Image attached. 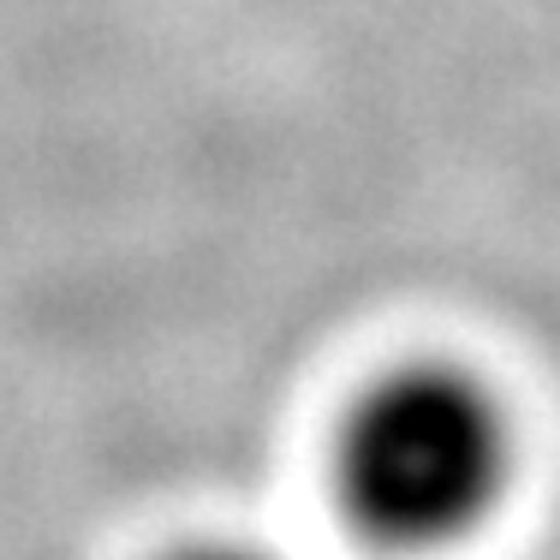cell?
Returning <instances> with one entry per match:
<instances>
[{"instance_id": "cell-1", "label": "cell", "mask_w": 560, "mask_h": 560, "mask_svg": "<svg viewBox=\"0 0 560 560\" xmlns=\"http://www.w3.org/2000/svg\"><path fill=\"white\" fill-rule=\"evenodd\" d=\"M518 483V418L483 370L411 358L346 406L328 489L382 555H447L495 525Z\"/></svg>"}, {"instance_id": "cell-2", "label": "cell", "mask_w": 560, "mask_h": 560, "mask_svg": "<svg viewBox=\"0 0 560 560\" xmlns=\"http://www.w3.org/2000/svg\"><path fill=\"white\" fill-rule=\"evenodd\" d=\"M173 560H275V555H257V549H238V542H209V549H185Z\"/></svg>"}]
</instances>
